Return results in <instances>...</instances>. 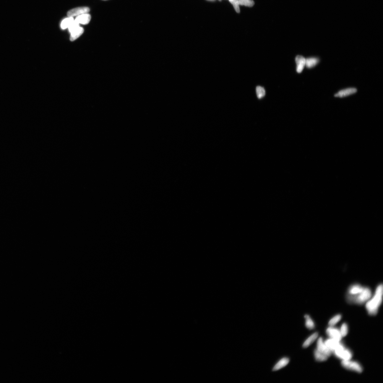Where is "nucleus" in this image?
I'll return each mask as SVG.
<instances>
[{
	"instance_id": "nucleus-1",
	"label": "nucleus",
	"mask_w": 383,
	"mask_h": 383,
	"mask_svg": "<svg viewBox=\"0 0 383 383\" xmlns=\"http://www.w3.org/2000/svg\"><path fill=\"white\" fill-rule=\"evenodd\" d=\"M383 291L382 285L378 286L374 294L366 302V308L370 315L375 316L377 314L382 301Z\"/></svg>"
},
{
	"instance_id": "nucleus-2",
	"label": "nucleus",
	"mask_w": 383,
	"mask_h": 383,
	"mask_svg": "<svg viewBox=\"0 0 383 383\" xmlns=\"http://www.w3.org/2000/svg\"><path fill=\"white\" fill-rule=\"evenodd\" d=\"M372 295L371 289L364 287L361 292L353 296H347L348 301L351 303L361 305L366 303Z\"/></svg>"
},
{
	"instance_id": "nucleus-3",
	"label": "nucleus",
	"mask_w": 383,
	"mask_h": 383,
	"mask_svg": "<svg viewBox=\"0 0 383 383\" xmlns=\"http://www.w3.org/2000/svg\"><path fill=\"white\" fill-rule=\"evenodd\" d=\"M335 356L342 361L351 360L353 354L349 349L345 347L342 343H341L338 347L333 351Z\"/></svg>"
},
{
	"instance_id": "nucleus-4",
	"label": "nucleus",
	"mask_w": 383,
	"mask_h": 383,
	"mask_svg": "<svg viewBox=\"0 0 383 383\" xmlns=\"http://www.w3.org/2000/svg\"><path fill=\"white\" fill-rule=\"evenodd\" d=\"M341 365L345 369L358 373H361L363 371V368L361 365L356 361L351 360L342 361Z\"/></svg>"
},
{
	"instance_id": "nucleus-5",
	"label": "nucleus",
	"mask_w": 383,
	"mask_h": 383,
	"mask_svg": "<svg viewBox=\"0 0 383 383\" xmlns=\"http://www.w3.org/2000/svg\"><path fill=\"white\" fill-rule=\"evenodd\" d=\"M326 333L329 338L341 341L342 338L339 329L334 327L329 326L326 330Z\"/></svg>"
},
{
	"instance_id": "nucleus-6",
	"label": "nucleus",
	"mask_w": 383,
	"mask_h": 383,
	"mask_svg": "<svg viewBox=\"0 0 383 383\" xmlns=\"http://www.w3.org/2000/svg\"><path fill=\"white\" fill-rule=\"evenodd\" d=\"M90 11L89 8L87 7H78L69 10L67 13V15L68 17H77L82 14L88 13Z\"/></svg>"
},
{
	"instance_id": "nucleus-7",
	"label": "nucleus",
	"mask_w": 383,
	"mask_h": 383,
	"mask_svg": "<svg viewBox=\"0 0 383 383\" xmlns=\"http://www.w3.org/2000/svg\"><path fill=\"white\" fill-rule=\"evenodd\" d=\"M317 350L320 352L327 356L328 357L331 355L332 352L327 347L322 337H320L317 343Z\"/></svg>"
},
{
	"instance_id": "nucleus-8",
	"label": "nucleus",
	"mask_w": 383,
	"mask_h": 383,
	"mask_svg": "<svg viewBox=\"0 0 383 383\" xmlns=\"http://www.w3.org/2000/svg\"><path fill=\"white\" fill-rule=\"evenodd\" d=\"M327 347L333 353L336 349L341 343V341L329 338L324 341Z\"/></svg>"
},
{
	"instance_id": "nucleus-9",
	"label": "nucleus",
	"mask_w": 383,
	"mask_h": 383,
	"mask_svg": "<svg viewBox=\"0 0 383 383\" xmlns=\"http://www.w3.org/2000/svg\"><path fill=\"white\" fill-rule=\"evenodd\" d=\"M356 92L357 90L356 88H348L340 91L338 93L336 94L335 96V97H344L352 95L353 94L356 93Z\"/></svg>"
},
{
	"instance_id": "nucleus-10",
	"label": "nucleus",
	"mask_w": 383,
	"mask_h": 383,
	"mask_svg": "<svg viewBox=\"0 0 383 383\" xmlns=\"http://www.w3.org/2000/svg\"><path fill=\"white\" fill-rule=\"evenodd\" d=\"M297 64V71L300 73L304 69L306 65V59L301 56H297L296 58Z\"/></svg>"
},
{
	"instance_id": "nucleus-11",
	"label": "nucleus",
	"mask_w": 383,
	"mask_h": 383,
	"mask_svg": "<svg viewBox=\"0 0 383 383\" xmlns=\"http://www.w3.org/2000/svg\"><path fill=\"white\" fill-rule=\"evenodd\" d=\"M364 287L360 285L355 284L351 286L348 290V296H353L360 293Z\"/></svg>"
},
{
	"instance_id": "nucleus-12",
	"label": "nucleus",
	"mask_w": 383,
	"mask_h": 383,
	"mask_svg": "<svg viewBox=\"0 0 383 383\" xmlns=\"http://www.w3.org/2000/svg\"><path fill=\"white\" fill-rule=\"evenodd\" d=\"M91 19V15L86 13L78 16L75 20L79 24L87 25L90 22Z\"/></svg>"
},
{
	"instance_id": "nucleus-13",
	"label": "nucleus",
	"mask_w": 383,
	"mask_h": 383,
	"mask_svg": "<svg viewBox=\"0 0 383 383\" xmlns=\"http://www.w3.org/2000/svg\"><path fill=\"white\" fill-rule=\"evenodd\" d=\"M290 362V359L287 358H284L279 361L273 367V371H278L286 366Z\"/></svg>"
},
{
	"instance_id": "nucleus-14",
	"label": "nucleus",
	"mask_w": 383,
	"mask_h": 383,
	"mask_svg": "<svg viewBox=\"0 0 383 383\" xmlns=\"http://www.w3.org/2000/svg\"><path fill=\"white\" fill-rule=\"evenodd\" d=\"M83 32H84V30L83 28L80 27H78L70 33H71L70 37V41H73L75 40L82 34Z\"/></svg>"
},
{
	"instance_id": "nucleus-15",
	"label": "nucleus",
	"mask_w": 383,
	"mask_h": 383,
	"mask_svg": "<svg viewBox=\"0 0 383 383\" xmlns=\"http://www.w3.org/2000/svg\"><path fill=\"white\" fill-rule=\"evenodd\" d=\"M318 336V333L317 332L314 333L305 341L303 345V347L304 348L308 347L317 339Z\"/></svg>"
},
{
	"instance_id": "nucleus-16",
	"label": "nucleus",
	"mask_w": 383,
	"mask_h": 383,
	"mask_svg": "<svg viewBox=\"0 0 383 383\" xmlns=\"http://www.w3.org/2000/svg\"><path fill=\"white\" fill-rule=\"evenodd\" d=\"M314 356L316 360L319 361H326L328 357L324 354L320 352L317 349L314 351Z\"/></svg>"
},
{
	"instance_id": "nucleus-17",
	"label": "nucleus",
	"mask_w": 383,
	"mask_h": 383,
	"mask_svg": "<svg viewBox=\"0 0 383 383\" xmlns=\"http://www.w3.org/2000/svg\"><path fill=\"white\" fill-rule=\"evenodd\" d=\"M319 60L316 58H310L306 59L305 66L308 68H311L318 63Z\"/></svg>"
},
{
	"instance_id": "nucleus-18",
	"label": "nucleus",
	"mask_w": 383,
	"mask_h": 383,
	"mask_svg": "<svg viewBox=\"0 0 383 383\" xmlns=\"http://www.w3.org/2000/svg\"><path fill=\"white\" fill-rule=\"evenodd\" d=\"M74 20L73 17H69L64 19L62 21L61 24V27L62 29H65L68 28Z\"/></svg>"
},
{
	"instance_id": "nucleus-19",
	"label": "nucleus",
	"mask_w": 383,
	"mask_h": 383,
	"mask_svg": "<svg viewBox=\"0 0 383 383\" xmlns=\"http://www.w3.org/2000/svg\"><path fill=\"white\" fill-rule=\"evenodd\" d=\"M304 317L306 319L305 325L307 328L309 330L314 329L315 327V325L314 322L311 318V317L308 315H305Z\"/></svg>"
},
{
	"instance_id": "nucleus-20",
	"label": "nucleus",
	"mask_w": 383,
	"mask_h": 383,
	"mask_svg": "<svg viewBox=\"0 0 383 383\" xmlns=\"http://www.w3.org/2000/svg\"><path fill=\"white\" fill-rule=\"evenodd\" d=\"M342 318V316L340 314L336 315V316L331 319L329 322V326L334 327L337 323L340 321Z\"/></svg>"
},
{
	"instance_id": "nucleus-21",
	"label": "nucleus",
	"mask_w": 383,
	"mask_h": 383,
	"mask_svg": "<svg viewBox=\"0 0 383 383\" xmlns=\"http://www.w3.org/2000/svg\"><path fill=\"white\" fill-rule=\"evenodd\" d=\"M239 5L247 7H253L255 2L253 0H238Z\"/></svg>"
},
{
	"instance_id": "nucleus-22",
	"label": "nucleus",
	"mask_w": 383,
	"mask_h": 383,
	"mask_svg": "<svg viewBox=\"0 0 383 383\" xmlns=\"http://www.w3.org/2000/svg\"><path fill=\"white\" fill-rule=\"evenodd\" d=\"M256 93L257 97L259 99L262 98L265 95V91L264 88L260 86L256 88Z\"/></svg>"
},
{
	"instance_id": "nucleus-23",
	"label": "nucleus",
	"mask_w": 383,
	"mask_h": 383,
	"mask_svg": "<svg viewBox=\"0 0 383 383\" xmlns=\"http://www.w3.org/2000/svg\"><path fill=\"white\" fill-rule=\"evenodd\" d=\"M342 337H345L347 335L348 331V326L346 323H343L341 326L340 330Z\"/></svg>"
},
{
	"instance_id": "nucleus-24",
	"label": "nucleus",
	"mask_w": 383,
	"mask_h": 383,
	"mask_svg": "<svg viewBox=\"0 0 383 383\" xmlns=\"http://www.w3.org/2000/svg\"><path fill=\"white\" fill-rule=\"evenodd\" d=\"M229 2L233 5V6L237 13L240 12V10L239 8V2L238 0H229Z\"/></svg>"
},
{
	"instance_id": "nucleus-25",
	"label": "nucleus",
	"mask_w": 383,
	"mask_h": 383,
	"mask_svg": "<svg viewBox=\"0 0 383 383\" xmlns=\"http://www.w3.org/2000/svg\"><path fill=\"white\" fill-rule=\"evenodd\" d=\"M79 27V23L76 22L74 20L68 28L69 32L70 33H71L73 31Z\"/></svg>"
},
{
	"instance_id": "nucleus-26",
	"label": "nucleus",
	"mask_w": 383,
	"mask_h": 383,
	"mask_svg": "<svg viewBox=\"0 0 383 383\" xmlns=\"http://www.w3.org/2000/svg\"><path fill=\"white\" fill-rule=\"evenodd\" d=\"M207 1L213 2L215 1V0H207Z\"/></svg>"
},
{
	"instance_id": "nucleus-27",
	"label": "nucleus",
	"mask_w": 383,
	"mask_h": 383,
	"mask_svg": "<svg viewBox=\"0 0 383 383\" xmlns=\"http://www.w3.org/2000/svg\"><path fill=\"white\" fill-rule=\"evenodd\" d=\"M103 1H107V0H103Z\"/></svg>"
},
{
	"instance_id": "nucleus-28",
	"label": "nucleus",
	"mask_w": 383,
	"mask_h": 383,
	"mask_svg": "<svg viewBox=\"0 0 383 383\" xmlns=\"http://www.w3.org/2000/svg\"><path fill=\"white\" fill-rule=\"evenodd\" d=\"M219 1H221V0H219Z\"/></svg>"
}]
</instances>
